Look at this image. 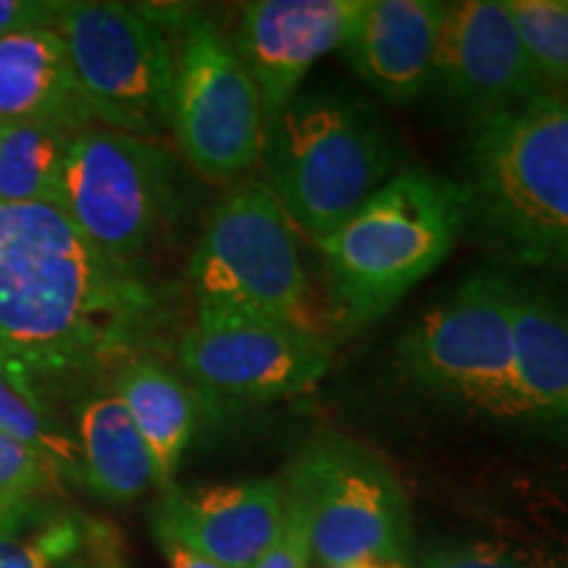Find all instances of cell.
Wrapping results in <instances>:
<instances>
[{"mask_svg": "<svg viewBox=\"0 0 568 568\" xmlns=\"http://www.w3.org/2000/svg\"><path fill=\"white\" fill-rule=\"evenodd\" d=\"M111 393L124 403L140 437L145 439L161 489L172 487L197 424V406L190 387L155 358H132L113 376Z\"/></svg>", "mask_w": 568, "mask_h": 568, "instance_id": "19", "label": "cell"}, {"mask_svg": "<svg viewBox=\"0 0 568 568\" xmlns=\"http://www.w3.org/2000/svg\"><path fill=\"white\" fill-rule=\"evenodd\" d=\"M295 232L264 182L234 187L190 258L197 314L272 318L326 337Z\"/></svg>", "mask_w": 568, "mask_h": 568, "instance_id": "5", "label": "cell"}, {"mask_svg": "<svg viewBox=\"0 0 568 568\" xmlns=\"http://www.w3.org/2000/svg\"><path fill=\"white\" fill-rule=\"evenodd\" d=\"M55 32L111 130L140 138L169 130L174 48L159 21L124 3L63 0Z\"/></svg>", "mask_w": 568, "mask_h": 568, "instance_id": "9", "label": "cell"}, {"mask_svg": "<svg viewBox=\"0 0 568 568\" xmlns=\"http://www.w3.org/2000/svg\"><path fill=\"white\" fill-rule=\"evenodd\" d=\"M429 92L468 124L552 92L531 63L506 0L445 3Z\"/></svg>", "mask_w": 568, "mask_h": 568, "instance_id": "12", "label": "cell"}, {"mask_svg": "<svg viewBox=\"0 0 568 568\" xmlns=\"http://www.w3.org/2000/svg\"><path fill=\"white\" fill-rule=\"evenodd\" d=\"M98 535L80 516L38 503L0 516V568H92Z\"/></svg>", "mask_w": 568, "mask_h": 568, "instance_id": "21", "label": "cell"}, {"mask_svg": "<svg viewBox=\"0 0 568 568\" xmlns=\"http://www.w3.org/2000/svg\"><path fill=\"white\" fill-rule=\"evenodd\" d=\"M456 182L400 169L343 224L316 240L339 329L385 316L418 282L443 266L466 226Z\"/></svg>", "mask_w": 568, "mask_h": 568, "instance_id": "3", "label": "cell"}, {"mask_svg": "<svg viewBox=\"0 0 568 568\" xmlns=\"http://www.w3.org/2000/svg\"><path fill=\"white\" fill-rule=\"evenodd\" d=\"M261 159L264 184L311 240L343 224L403 169L379 113L343 90L297 92L268 116Z\"/></svg>", "mask_w": 568, "mask_h": 568, "instance_id": "4", "label": "cell"}, {"mask_svg": "<svg viewBox=\"0 0 568 568\" xmlns=\"http://www.w3.org/2000/svg\"><path fill=\"white\" fill-rule=\"evenodd\" d=\"M443 13L439 0H366L343 45L345 61L387 103H414L429 92Z\"/></svg>", "mask_w": 568, "mask_h": 568, "instance_id": "15", "label": "cell"}, {"mask_svg": "<svg viewBox=\"0 0 568 568\" xmlns=\"http://www.w3.org/2000/svg\"><path fill=\"white\" fill-rule=\"evenodd\" d=\"M0 432L30 447L67 485H82V460L74 435L3 366H0Z\"/></svg>", "mask_w": 568, "mask_h": 568, "instance_id": "22", "label": "cell"}, {"mask_svg": "<svg viewBox=\"0 0 568 568\" xmlns=\"http://www.w3.org/2000/svg\"><path fill=\"white\" fill-rule=\"evenodd\" d=\"M366 0H253L243 6L234 51L274 116L301 92L326 53L343 51Z\"/></svg>", "mask_w": 568, "mask_h": 568, "instance_id": "13", "label": "cell"}, {"mask_svg": "<svg viewBox=\"0 0 568 568\" xmlns=\"http://www.w3.org/2000/svg\"><path fill=\"white\" fill-rule=\"evenodd\" d=\"M159 297L59 205H0V366L45 406L130 355Z\"/></svg>", "mask_w": 568, "mask_h": 568, "instance_id": "1", "label": "cell"}, {"mask_svg": "<svg viewBox=\"0 0 568 568\" xmlns=\"http://www.w3.org/2000/svg\"><path fill=\"white\" fill-rule=\"evenodd\" d=\"M311 548L308 537H305V529L293 510L284 506V524L280 535L272 542L264 556L251 568H311Z\"/></svg>", "mask_w": 568, "mask_h": 568, "instance_id": "25", "label": "cell"}, {"mask_svg": "<svg viewBox=\"0 0 568 568\" xmlns=\"http://www.w3.org/2000/svg\"><path fill=\"white\" fill-rule=\"evenodd\" d=\"M284 506L301 518L311 558L324 568L389 560L408 545V508L389 468L351 439L322 437L290 466Z\"/></svg>", "mask_w": 568, "mask_h": 568, "instance_id": "7", "label": "cell"}, {"mask_svg": "<svg viewBox=\"0 0 568 568\" xmlns=\"http://www.w3.org/2000/svg\"><path fill=\"white\" fill-rule=\"evenodd\" d=\"M67 497V481L30 447L0 432V506H34Z\"/></svg>", "mask_w": 568, "mask_h": 568, "instance_id": "24", "label": "cell"}, {"mask_svg": "<svg viewBox=\"0 0 568 568\" xmlns=\"http://www.w3.org/2000/svg\"><path fill=\"white\" fill-rule=\"evenodd\" d=\"M516 376L527 424L568 435V301L516 282Z\"/></svg>", "mask_w": 568, "mask_h": 568, "instance_id": "17", "label": "cell"}, {"mask_svg": "<svg viewBox=\"0 0 568 568\" xmlns=\"http://www.w3.org/2000/svg\"><path fill=\"white\" fill-rule=\"evenodd\" d=\"M266 105L232 40L211 19L182 24L172 126L184 159L209 180L240 176L264 153Z\"/></svg>", "mask_w": 568, "mask_h": 568, "instance_id": "10", "label": "cell"}, {"mask_svg": "<svg viewBox=\"0 0 568 568\" xmlns=\"http://www.w3.org/2000/svg\"><path fill=\"white\" fill-rule=\"evenodd\" d=\"M339 568H403L400 564H389V560H364V564L339 566Z\"/></svg>", "mask_w": 568, "mask_h": 568, "instance_id": "29", "label": "cell"}, {"mask_svg": "<svg viewBox=\"0 0 568 568\" xmlns=\"http://www.w3.org/2000/svg\"><path fill=\"white\" fill-rule=\"evenodd\" d=\"M466 219L529 266H568V92H545L471 124Z\"/></svg>", "mask_w": 568, "mask_h": 568, "instance_id": "2", "label": "cell"}, {"mask_svg": "<svg viewBox=\"0 0 568 568\" xmlns=\"http://www.w3.org/2000/svg\"><path fill=\"white\" fill-rule=\"evenodd\" d=\"M542 82L568 92V0H506Z\"/></svg>", "mask_w": 568, "mask_h": 568, "instance_id": "23", "label": "cell"}, {"mask_svg": "<svg viewBox=\"0 0 568 568\" xmlns=\"http://www.w3.org/2000/svg\"><path fill=\"white\" fill-rule=\"evenodd\" d=\"M163 556H166V568H226L216 560L201 556V552L184 548V545L163 542Z\"/></svg>", "mask_w": 568, "mask_h": 568, "instance_id": "28", "label": "cell"}, {"mask_svg": "<svg viewBox=\"0 0 568 568\" xmlns=\"http://www.w3.org/2000/svg\"><path fill=\"white\" fill-rule=\"evenodd\" d=\"M63 0H0V38L32 30H55Z\"/></svg>", "mask_w": 568, "mask_h": 568, "instance_id": "26", "label": "cell"}, {"mask_svg": "<svg viewBox=\"0 0 568 568\" xmlns=\"http://www.w3.org/2000/svg\"><path fill=\"white\" fill-rule=\"evenodd\" d=\"M48 122L82 130L105 124L77 80L61 34L32 30L0 38V126Z\"/></svg>", "mask_w": 568, "mask_h": 568, "instance_id": "16", "label": "cell"}, {"mask_svg": "<svg viewBox=\"0 0 568 568\" xmlns=\"http://www.w3.org/2000/svg\"><path fill=\"white\" fill-rule=\"evenodd\" d=\"M34 506H38V503H34ZM19 508H27V506H0V516L11 514V510H19Z\"/></svg>", "mask_w": 568, "mask_h": 568, "instance_id": "30", "label": "cell"}, {"mask_svg": "<svg viewBox=\"0 0 568 568\" xmlns=\"http://www.w3.org/2000/svg\"><path fill=\"white\" fill-rule=\"evenodd\" d=\"M82 485L113 506H126L159 485L155 464L124 403L113 393L90 395L77 408Z\"/></svg>", "mask_w": 568, "mask_h": 568, "instance_id": "18", "label": "cell"}, {"mask_svg": "<svg viewBox=\"0 0 568 568\" xmlns=\"http://www.w3.org/2000/svg\"><path fill=\"white\" fill-rule=\"evenodd\" d=\"M516 282L479 272L432 305L400 343L418 389L495 422H524L516 376Z\"/></svg>", "mask_w": 568, "mask_h": 568, "instance_id": "6", "label": "cell"}, {"mask_svg": "<svg viewBox=\"0 0 568 568\" xmlns=\"http://www.w3.org/2000/svg\"><path fill=\"white\" fill-rule=\"evenodd\" d=\"M424 568H535L529 560H521L510 552L471 545V548H456L439 552Z\"/></svg>", "mask_w": 568, "mask_h": 568, "instance_id": "27", "label": "cell"}, {"mask_svg": "<svg viewBox=\"0 0 568 568\" xmlns=\"http://www.w3.org/2000/svg\"><path fill=\"white\" fill-rule=\"evenodd\" d=\"M59 209L101 251L134 264L174 216L172 155L151 138L82 126L63 163Z\"/></svg>", "mask_w": 568, "mask_h": 568, "instance_id": "8", "label": "cell"}, {"mask_svg": "<svg viewBox=\"0 0 568 568\" xmlns=\"http://www.w3.org/2000/svg\"><path fill=\"white\" fill-rule=\"evenodd\" d=\"M74 126L27 122L0 126V205H59Z\"/></svg>", "mask_w": 568, "mask_h": 568, "instance_id": "20", "label": "cell"}, {"mask_svg": "<svg viewBox=\"0 0 568 568\" xmlns=\"http://www.w3.org/2000/svg\"><path fill=\"white\" fill-rule=\"evenodd\" d=\"M284 524L282 481L251 479L197 489H163L153 510L159 542L201 552L226 568H251Z\"/></svg>", "mask_w": 568, "mask_h": 568, "instance_id": "14", "label": "cell"}, {"mask_svg": "<svg viewBox=\"0 0 568 568\" xmlns=\"http://www.w3.org/2000/svg\"><path fill=\"white\" fill-rule=\"evenodd\" d=\"M182 374L203 393L276 400L305 393L332 364V343L258 316L197 314L176 347Z\"/></svg>", "mask_w": 568, "mask_h": 568, "instance_id": "11", "label": "cell"}]
</instances>
